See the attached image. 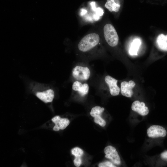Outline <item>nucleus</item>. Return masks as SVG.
I'll return each instance as SVG.
<instances>
[{
  "instance_id": "f257e3e1",
  "label": "nucleus",
  "mask_w": 167,
  "mask_h": 167,
  "mask_svg": "<svg viewBox=\"0 0 167 167\" xmlns=\"http://www.w3.org/2000/svg\"><path fill=\"white\" fill-rule=\"evenodd\" d=\"M100 37L96 33H91L84 36L80 41L78 44L79 49L82 52L88 51L99 43Z\"/></svg>"
},
{
  "instance_id": "f03ea898",
  "label": "nucleus",
  "mask_w": 167,
  "mask_h": 167,
  "mask_svg": "<svg viewBox=\"0 0 167 167\" xmlns=\"http://www.w3.org/2000/svg\"><path fill=\"white\" fill-rule=\"evenodd\" d=\"M103 33L105 39L109 46L115 47L117 45L119 37L113 25L110 24L105 25L103 28Z\"/></svg>"
},
{
  "instance_id": "7ed1b4c3",
  "label": "nucleus",
  "mask_w": 167,
  "mask_h": 167,
  "mask_svg": "<svg viewBox=\"0 0 167 167\" xmlns=\"http://www.w3.org/2000/svg\"><path fill=\"white\" fill-rule=\"evenodd\" d=\"M90 71L87 67L76 66L72 70V75L74 78L79 80H86L90 75Z\"/></svg>"
},
{
  "instance_id": "20e7f679",
  "label": "nucleus",
  "mask_w": 167,
  "mask_h": 167,
  "mask_svg": "<svg viewBox=\"0 0 167 167\" xmlns=\"http://www.w3.org/2000/svg\"><path fill=\"white\" fill-rule=\"evenodd\" d=\"M166 133L165 128L159 125H152L147 130L148 136L152 138L165 137Z\"/></svg>"
},
{
  "instance_id": "39448f33",
  "label": "nucleus",
  "mask_w": 167,
  "mask_h": 167,
  "mask_svg": "<svg viewBox=\"0 0 167 167\" xmlns=\"http://www.w3.org/2000/svg\"><path fill=\"white\" fill-rule=\"evenodd\" d=\"M105 154V157L110 159L114 164L119 165L121 164V160L118 152L116 148L111 145L106 147L104 149Z\"/></svg>"
},
{
  "instance_id": "423d86ee",
  "label": "nucleus",
  "mask_w": 167,
  "mask_h": 167,
  "mask_svg": "<svg viewBox=\"0 0 167 167\" xmlns=\"http://www.w3.org/2000/svg\"><path fill=\"white\" fill-rule=\"evenodd\" d=\"M36 95L39 99L45 103L51 102L54 96V90L50 88L37 91L36 93Z\"/></svg>"
},
{
  "instance_id": "0eeeda50",
  "label": "nucleus",
  "mask_w": 167,
  "mask_h": 167,
  "mask_svg": "<svg viewBox=\"0 0 167 167\" xmlns=\"http://www.w3.org/2000/svg\"><path fill=\"white\" fill-rule=\"evenodd\" d=\"M104 110V108L99 106H96L91 109L90 114L94 118L95 123L99 124L102 127L106 125V122L101 117V115Z\"/></svg>"
},
{
  "instance_id": "6e6552de",
  "label": "nucleus",
  "mask_w": 167,
  "mask_h": 167,
  "mask_svg": "<svg viewBox=\"0 0 167 167\" xmlns=\"http://www.w3.org/2000/svg\"><path fill=\"white\" fill-rule=\"evenodd\" d=\"M135 85V83L132 80L128 82L126 81L122 82L121 84L122 94L126 97H131L133 94L132 89Z\"/></svg>"
},
{
  "instance_id": "1a4fd4ad",
  "label": "nucleus",
  "mask_w": 167,
  "mask_h": 167,
  "mask_svg": "<svg viewBox=\"0 0 167 167\" xmlns=\"http://www.w3.org/2000/svg\"><path fill=\"white\" fill-rule=\"evenodd\" d=\"M105 80L109 86L110 94L113 96L118 95L119 93L120 89L117 85L118 80L109 75L106 76Z\"/></svg>"
},
{
  "instance_id": "9d476101",
  "label": "nucleus",
  "mask_w": 167,
  "mask_h": 167,
  "mask_svg": "<svg viewBox=\"0 0 167 167\" xmlns=\"http://www.w3.org/2000/svg\"><path fill=\"white\" fill-rule=\"evenodd\" d=\"M52 121L55 124L53 128V130L55 131L65 129L70 123L69 120L68 119L61 118L59 116H56L53 118Z\"/></svg>"
},
{
  "instance_id": "9b49d317",
  "label": "nucleus",
  "mask_w": 167,
  "mask_h": 167,
  "mask_svg": "<svg viewBox=\"0 0 167 167\" xmlns=\"http://www.w3.org/2000/svg\"><path fill=\"white\" fill-rule=\"evenodd\" d=\"M131 109L142 116H146L149 113L148 107L145 106L143 102H140L139 101H134L131 105Z\"/></svg>"
},
{
  "instance_id": "f8f14e48",
  "label": "nucleus",
  "mask_w": 167,
  "mask_h": 167,
  "mask_svg": "<svg viewBox=\"0 0 167 167\" xmlns=\"http://www.w3.org/2000/svg\"><path fill=\"white\" fill-rule=\"evenodd\" d=\"M72 88L74 91H78L81 96H84L88 92L89 86L87 84H82L78 81H75L73 84Z\"/></svg>"
},
{
  "instance_id": "ddd939ff",
  "label": "nucleus",
  "mask_w": 167,
  "mask_h": 167,
  "mask_svg": "<svg viewBox=\"0 0 167 167\" xmlns=\"http://www.w3.org/2000/svg\"><path fill=\"white\" fill-rule=\"evenodd\" d=\"M105 7L110 12H118L120 7L119 0H107Z\"/></svg>"
},
{
  "instance_id": "4468645a",
  "label": "nucleus",
  "mask_w": 167,
  "mask_h": 167,
  "mask_svg": "<svg viewBox=\"0 0 167 167\" xmlns=\"http://www.w3.org/2000/svg\"><path fill=\"white\" fill-rule=\"evenodd\" d=\"M156 42L158 48L163 51H167V35L161 34L159 35L156 39Z\"/></svg>"
},
{
  "instance_id": "2eb2a0df",
  "label": "nucleus",
  "mask_w": 167,
  "mask_h": 167,
  "mask_svg": "<svg viewBox=\"0 0 167 167\" xmlns=\"http://www.w3.org/2000/svg\"><path fill=\"white\" fill-rule=\"evenodd\" d=\"M141 44V40L137 38L134 40L131 43L129 49V53L131 55H137L139 47Z\"/></svg>"
},
{
  "instance_id": "dca6fc26",
  "label": "nucleus",
  "mask_w": 167,
  "mask_h": 167,
  "mask_svg": "<svg viewBox=\"0 0 167 167\" xmlns=\"http://www.w3.org/2000/svg\"><path fill=\"white\" fill-rule=\"evenodd\" d=\"M72 154L75 157H81L83 154V150L78 147L73 148L71 151Z\"/></svg>"
},
{
  "instance_id": "f3484780",
  "label": "nucleus",
  "mask_w": 167,
  "mask_h": 167,
  "mask_svg": "<svg viewBox=\"0 0 167 167\" xmlns=\"http://www.w3.org/2000/svg\"><path fill=\"white\" fill-rule=\"evenodd\" d=\"M99 167H116L109 161H105L99 163L98 165Z\"/></svg>"
},
{
  "instance_id": "a211bd4d",
  "label": "nucleus",
  "mask_w": 167,
  "mask_h": 167,
  "mask_svg": "<svg viewBox=\"0 0 167 167\" xmlns=\"http://www.w3.org/2000/svg\"><path fill=\"white\" fill-rule=\"evenodd\" d=\"M74 165L76 167H78L82 163V160L81 157H75L73 161Z\"/></svg>"
},
{
  "instance_id": "6ab92c4d",
  "label": "nucleus",
  "mask_w": 167,
  "mask_h": 167,
  "mask_svg": "<svg viewBox=\"0 0 167 167\" xmlns=\"http://www.w3.org/2000/svg\"><path fill=\"white\" fill-rule=\"evenodd\" d=\"M161 157L162 159L167 161V151L162 152L161 154Z\"/></svg>"
}]
</instances>
